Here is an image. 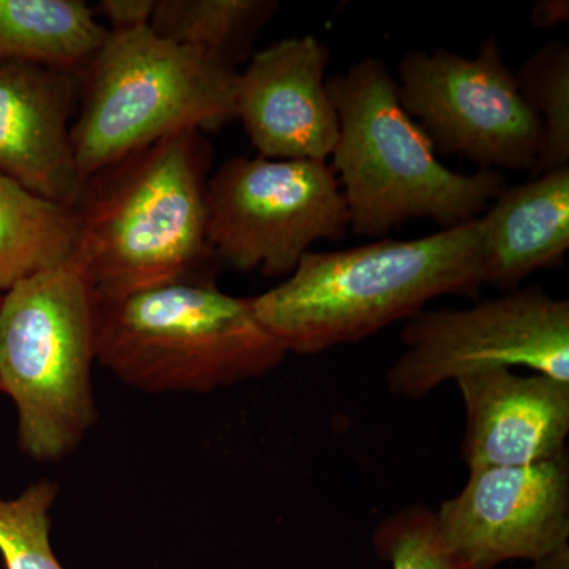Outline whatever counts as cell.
<instances>
[{"label":"cell","instance_id":"obj_15","mask_svg":"<svg viewBox=\"0 0 569 569\" xmlns=\"http://www.w3.org/2000/svg\"><path fill=\"white\" fill-rule=\"evenodd\" d=\"M110 31L81 0H0V63L80 74Z\"/></svg>","mask_w":569,"mask_h":569},{"label":"cell","instance_id":"obj_18","mask_svg":"<svg viewBox=\"0 0 569 569\" xmlns=\"http://www.w3.org/2000/svg\"><path fill=\"white\" fill-rule=\"evenodd\" d=\"M520 96L545 132L541 153L531 176L569 167V48L549 41L531 52L515 71Z\"/></svg>","mask_w":569,"mask_h":569},{"label":"cell","instance_id":"obj_3","mask_svg":"<svg viewBox=\"0 0 569 569\" xmlns=\"http://www.w3.org/2000/svg\"><path fill=\"white\" fill-rule=\"evenodd\" d=\"M339 118L332 171L350 230L381 238L415 219L441 230L478 219L508 186L501 171L462 174L437 159L425 130L400 104L395 74L376 56L328 80Z\"/></svg>","mask_w":569,"mask_h":569},{"label":"cell","instance_id":"obj_7","mask_svg":"<svg viewBox=\"0 0 569 569\" xmlns=\"http://www.w3.org/2000/svg\"><path fill=\"white\" fill-rule=\"evenodd\" d=\"M209 249L241 272L293 274L318 241H340L350 216L331 164L234 157L208 179Z\"/></svg>","mask_w":569,"mask_h":569},{"label":"cell","instance_id":"obj_20","mask_svg":"<svg viewBox=\"0 0 569 569\" xmlns=\"http://www.w3.org/2000/svg\"><path fill=\"white\" fill-rule=\"evenodd\" d=\"M373 549L391 569H473L445 548L432 509L413 505L378 523Z\"/></svg>","mask_w":569,"mask_h":569},{"label":"cell","instance_id":"obj_12","mask_svg":"<svg viewBox=\"0 0 569 569\" xmlns=\"http://www.w3.org/2000/svg\"><path fill=\"white\" fill-rule=\"evenodd\" d=\"M78 102V74L0 63V173L69 209H77L86 186L71 142Z\"/></svg>","mask_w":569,"mask_h":569},{"label":"cell","instance_id":"obj_19","mask_svg":"<svg viewBox=\"0 0 569 569\" xmlns=\"http://www.w3.org/2000/svg\"><path fill=\"white\" fill-rule=\"evenodd\" d=\"M58 492V485L41 479L20 497L0 500V556L6 569H66L50 539V511Z\"/></svg>","mask_w":569,"mask_h":569},{"label":"cell","instance_id":"obj_6","mask_svg":"<svg viewBox=\"0 0 569 569\" xmlns=\"http://www.w3.org/2000/svg\"><path fill=\"white\" fill-rule=\"evenodd\" d=\"M96 295L73 257L24 277L0 298V391L18 441L37 462H61L96 426Z\"/></svg>","mask_w":569,"mask_h":569},{"label":"cell","instance_id":"obj_13","mask_svg":"<svg viewBox=\"0 0 569 569\" xmlns=\"http://www.w3.org/2000/svg\"><path fill=\"white\" fill-rule=\"evenodd\" d=\"M455 381L466 408L460 456L470 470L535 466L567 455L569 383L503 366Z\"/></svg>","mask_w":569,"mask_h":569},{"label":"cell","instance_id":"obj_5","mask_svg":"<svg viewBox=\"0 0 569 569\" xmlns=\"http://www.w3.org/2000/svg\"><path fill=\"white\" fill-rule=\"evenodd\" d=\"M239 71L151 28L111 32L80 74L71 123L86 181L183 130L212 132L236 119Z\"/></svg>","mask_w":569,"mask_h":569},{"label":"cell","instance_id":"obj_1","mask_svg":"<svg viewBox=\"0 0 569 569\" xmlns=\"http://www.w3.org/2000/svg\"><path fill=\"white\" fill-rule=\"evenodd\" d=\"M485 223L415 241L381 239L337 252H307L293 274L254 296V316L287 353L317 355L410 320L443 295L481 293Z\"/></svg>","mask_w":569,"mask_h":569},{"label":"cell","instance_id":"obj_22","mask_svg":"<svg viewBox=\"0 0 569 569\" xmlns=\"http://www.w3.org/2000/svg\"><path fill=\"white\" fill-rule=\"evenodd\" d=\"M568 20V0H539L531 9V22L537 28H553V26Z\"/></svg>","mask_w":569,"mask_h":569},{"label":"cell","instance_id":"obj_23","mask_svg":"<svg viewBox=\"0 0 569 569\" xmlns=\"http://www.w3.org/2000/svg\"><path fill=\"white\" fill-rule=\"evenodd\" d=\"M531 563V569H569V545Z\"/></svg>","mask_w":569,"mask_h":569},{"label":"cell","instance_id":"obj_10","mask_svg":"<svg viewBox=\"0 0 569 569\" xmlns=\"http://www.w3.org/2000/svg\"><path fill=\"white\" fill-rule=\"evenodd\" d=\"M449 552L473 569L537 561L569 545L567 455L526 467L470 470L458 496L433 511Z\"/></svg>","mask_w":569,"mask_h":569},{"label":"cell","instance_id":"obj_21","mask_svg":"<svg viewBox=\"0 0 569 569\" xmlns=\"http://www.w3.org/2000/svg\"><path fill=\"white\" fill-rule=\"evenodd\" d=\"M157 0H102L100 13L111 22V32L133 31L151 26Z\"/></svg>","mask_w":569,"mask_h":569},{"label":"cell","instance_id":"obj_11","mask_svg":"<svg viewBox=\"0 0 569 569\" xmlns=\"http://www.w3.org/2000/svg\"><path fill=\"white\" fill-rule=\"evenodd\" d=\"M328 63V48L313 36L277 41L250 58L236 86V119L260 157H331L339 118L325 78Z\"/></svg>","mask_w":569,"mask_h":569},{"label":"cell","instance_id":"obj_4","mask_svg":"<svg viewBox=\"0 0 569 569\" xmlns=\"http://www.w3.org/2000/svg\"><path fill=\"white\" fill-rule=\"evenodd\" d=\"M97 362L152 395H206L272 372L287 350L254 316L252 299L213 277L96 298Z\"/></svg>","mask_w":569,"mask_h":569},{"label":"cell","instance_id":"obj_8","mask_svg":"<svg viewBox=\"0 0 569 569\" xmlns=\"http://www.w3.org/2000/svg\"><path fill=\"white\" fill-rule=\"evenodd\" d=\"M396 82L400 104L437 152L466 157L482 170L533 173L545 132L496 37L471 58L445 48L407 52Z\"/></svg>","mask_w":569,"mask_h":569},{"label":"cell","instance_id":"obj_2","mask_svg":"<svg viewBox=\"0 0 569 569\" xmlns=\"http://www.w3.org/2000/svg\"><path fill=\"white\" fill-rule=\"evenodd\" d=\"M211 148L183 130L104 168L86 181L73 258L96 298L213 277L208 190Z\"/></svg>","mask_w":569,"mask_h":569},{"label":"cell","instance_id":"obj_17","mask_svg":"<svg viewBox=\"0 0 569 569\" xmlns=\"http://www.w3.org/2000/svg\"><path fill=\"white\" fill-rule=\"evenodd\" d=\"M279 9L276 0H157L149 28L236 69Z\"/></svg>","mask_w":569,"mask_h":569},{"label":"cell","instance_id":"obj_14","mask_svg":"<svg viewBox=\"0 0 569 569\" xmlns=\"http://www.w3.org/2000/svg\"><path fill=\"white\" fill-rule=\"evenodd\" d=\"M482 217L481 282L515 291L569 250V167L507 186Z\"/></svg>","mask_w":569,"mask_h":569},{"label":"cell","instance_id":"obj_9","mask_svg":"<svg viewBox=\"0 0 569 569\" xmlns=\"http://www.w3.org/2000/svg\"><path fill=\"white\" fill-rule=\"evenodd\" d=\"M406 351L389 391L419 400L440 385L489 367H527L569 383V301L539 284L468 309L422 310L402 329Z\"/></svg>","mask_w":569,"mask_h":569},{"label":"cell","instance_id":"obj_16","mask_svg":"<svg viewBox=\"0 0 569 569\" xmlns=\"http://www.w3.org/2000/svg\"><path fill=\"white\" fill-rule=\"evenodd\" d=\"M78 238L74 209L43 200L0 173V291L69 261Z\"/></svg>","mask_w":569,"mask_h":569}]
</instances>
